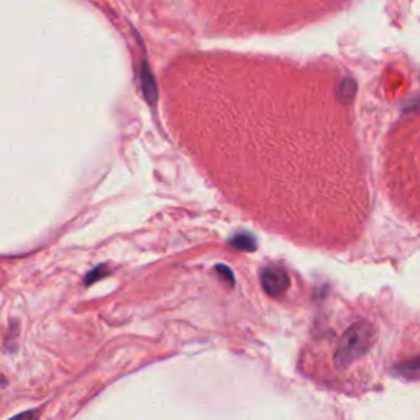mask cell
<instances>
[{
  "label": "cell",
  "mask_w": 420,
  "mask_h": 420,
  "mask_svg": "<svg viewBox=\"0 0 420 420\" xmlns=\"http://www.w3.org/2000/svg\"><path fill=\"white\" fill-rule=\"evenodd\" d=\"M261 284L265 291L272 297L281 296L282 292L289 289L291 280L287 272L280 266H268L261 272Z\"/></svg>",
  "instance_id": "obj_2"
},
{
  "label": "cell",
  "mask_w": 420,
  "mask_h": 420,
  "mask_svg": "<svg viewBox=\"0 0 420 420\" xmlns=\"http://www.w3.org/2000/svg\"><path fill=\"white\" fill-rule=\"evenodd\" d=\"M232 245H234L235 248H239V250L251 251V250H255L256 241L250 234H240V235H236L234 240H232Z\"/></svg>",
  "instance_id": "obj_5"
},
{
  "label": "cell",
  "mask_w": 420,
  "mask_h": 420,
  "mask_svg": "<svg viewBox=\"0 0 420 420\" xmlns=\"http://www.w3.org/2000/svg\"><path fill=\"white\" fill-rule=\"evenodd\" d=\"M356 92V83L353 79H345L342 80L340 89H338V95H340L342 100H350Z\"/></svg>",
  "instance_id": "obj_6"
},
{
  "label": "cell",
  "mask_w": 420,
  "mask_h": 420,
  "mask_svg": "<svg viewBox=\"0 0 420 420\" xmlns=\"http://www.w3.org/2000/svg\"><path fill=\"white\" fill-rule=\"evenodd\" d=\"M376 340V330L369 322H356L343 333L335 348V364L338 368H348L352 363L371 350Z\"/></svg>",
  "instance_id": "obj_1"
},
{
  "label": "cell",
  "mask_w": 420,
  "mask_h": 420,
  "mask_svg": "<svg viewBox=\"0 0 420 420\" xmlns=\"http://www.w3.org/2000/svg\"><path fill=\"white\" fill-rule=\"evenodd\" d=\"M399 371L404 374H409V376H412V374H419L420 373V358L402 363L401 366H399Z\"/></svg>",
  "instance_id": "obj_7"
},
{
  "label": "cell",
  "mask_w": 420,
  "mask_h": 420,
  "mask_svg": "<svg viewBox=\"0 0 420 420\" xmlns=\"http://www.w3.org/2000/svg\"><path fill=\"white\" fill-rule=\"evenodd\" d=\"M10 420H38V411L22 412V414H18V416H15L13 419H10Z\"/></svg>",
  "instance_id": "obj_8"
},
{
  "label": "cell",
  "mask_w": 420,
  "mask_h": 420,
  "mask_svg": "<svg viewBox=\"0 0 420 420\" xmlns=\"http://www.w3.org/2000/svg\"><path fill=\"white\" fill-rule=\"evenodd\" d=\"M140 83H141V90H143V95L146 102L150 105L156 104V99H158V85H156L155 76L151 73L150 66L146 61H143L140 68Z\"/></svg>",
  "instance_id": "obj_3"
},
{
  "label": "cell",
  "mask_w": 420,
  "mask_h": 420,
  "mask_svg": "<svg viewBox=\"0 0 420 420\" xmlns=\"http://www.w3.org/2000/svg\"><path fill=\"white\" fill-rule=\"evenodd\" d=\"M109 272H110V268H109L107 265H99V266H95L92 271H89V272H88V276H85V280H84V284H85V286L94 284V282H97V281H100V280H104V277L107 276Z\"/></svg>",
  "instance_id": "obj_4"
},
{
  "label": "cell",
  "mask_w": 420,
  "mask_h": 420,
  "mask_svg": "<svg viewBox=\"0 0 420 420\" xmlns=\"http://www.w3.org/2000/svg\"><path fill=\"white\" fill-rule=\"evenodd\" d=\"M0 384H5V378L0 376Z\"/></svg>",
  "instance_id": "obj_9"
}]
</instances>
